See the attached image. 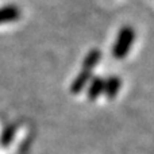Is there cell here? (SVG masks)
<instances>
[{
  "instance_id": "cell-6",
  "label": "cell",
  "mask_w": 154,
  "mask_h": 154,
  "mask_svg": "<svg viewBox=\"0 0 154 154\" xmlns=\"http://www.w3.org/2000/svg\"><path fill=\"white\" fill-rule=\"evenodd\" d=\"M100 58H101V51L99 49H92L91 51H88V54L85 56L84 61H82V69L92 70L93 72V68L99 64Z\"/></svg>"
},
{
  "instance_id": "cell-1",
  "label": "cell",
  "mask_w": 154,
  "mask_h": 154,
  "mask_svg": "<svg viewBox=\"0 0 154 154\" xmlns=\"http://www.w3.org/2000/svg\"><path fill=\"white\" fill-rule=\"evenodd\" d=\"M135 39V32H134L133 27L130 26H125L119 30L118 32L116 41L114 43V48H112V56L116 60H122L125 58L128 54L131 49V45L134 43Z\"/></svg>"
},
{
  "instance_id": "cell-5",
  "label": "cell",
  "mask_w": 154,
  "mask_h": 154,
  "mask_svg": "<svg viewBox=\"0 0 154 154\" xmlns=\"http://www.w3.org/2000/svg\"><path fill=\"white\" fill-rule=\"evenodd\" d=\"M20 18V10L16 5H4L0 7V24L15 22Z\"/></svg>"
},
{
  "instance_id": "cell-7",
  "label": "cell",
  "mask_w": 154,
  "mask_h": 154,
  "mask_svg": "<svg viewBox=\"0 0 154 154\" xmlns=\"http://www.w3.org/2000/svg\"><path fill=\"white\" fill-rule=\"evenodd\" d=\"M18 131V125H10L3 130L2 135H0V146L2 147H8L11 145V142L15 138V134Z\"/></svg>"
},
{
  "instance_id": "cell-3",
  "label": "cell",
  "mask_w": 154,
  "mask_h": 154,
  "mask_svg": "<svg viewBox=\"0 0 154 154\" xmlns=\"http://www.w3.org/2000/svg\"><path fill=\"white\" fill-rule=\"evenodd\" d=\"M89 87L87 91V96L91 100H96L99 96L103 93L104 89V79L100 76H92V79L89 80Z\"/></svg>"
},
{
  "instance_id": "cell-4",
  "label": "cell",
  "mask_w": 154,
  "mask_h": 154,
  "mask_svg": "<svg viewBox=\"0 0 154 154\" xmlns=\"http://www.w3.org/2000/svg\"><path fill=\"white\" fill-rule=\"evenodd\" d=\"M122 81L118 76H109L107 80H104V89L103 93L107 96V99H114L118 95L120 89Z\"/></svg>"
},
{
  "instance_id": "cell-2",
  "label": "cell",
  "mask_w": 154,
  "mask_h": 154,
  "mask_svg": "<svg viewBox=\"0 0 154 154\" xmlns=\"http://www.w3.org/2000/svg\"><path fill=\"white\" fill-rule=\"evenodd\" d=\"M91 79H92V70L82 69L81 72L75 77V80H73L72 85H70V92H72L73 95H77V93L82 92V89L88 85Z\"/></svg>"
}]
</instances>
